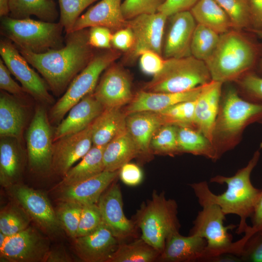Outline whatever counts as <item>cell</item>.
Wrapping results in <instances>:
<instances>
[{"label": "cell", "instance_id": "cell-6", "mask_svg": "<svg viewBox=\"0 0 262 262\" xmlns=\"http://www.w3.org/2000/svg\"><path fill=\"white\" fill-rule=\"evenodd\" d=\"M211 81L205 62L190 55L164 59L161 70L153 76L142 90L152 92H182Z\"/></svg>", "mask_w": 262, "mask_h": 262}, {"label": "cell", "instance_id": "cell-47", "mask_svg": "<svg viewBox=\"0 0 262 262\" xmlns=\"http://www.w3.org/2000/svg\"><path fill=\"white\" fill-rule=\"evenodd\" d=\"M11 73L2 61L0 60V88L17 98L24 96L27 92L12 78Z\"/></svg>", "mask_w": 262, "mask_h": 262}, {"label": "cell", "instance_id": "cell-54", "mask_svg": "<svg viewBox=\"0 0 262 262\" xmlns=\"http://www.w3.org/2000/svg\"><path fill=\"white\" fill-rule=\"evenodd\" d=\"M253 29H262V0H248Z\"/></svg>", "mask_w": 262, "mask_h": 262}, {"label": "cell", "instance_id": "cell-14", "mask_svg": "<svg viewBox=\"0 0 262 262\" xmlns=\"http://www.w3.org/2000/svg\"><path fill=\"white\" fill-rule=\"evenodd\" d=\"M15 200L45 231L51 235L61 232L62 227L49 200L42 192L16 184L9 187Z\"/></svg>", "mask_w": 262, "mask_h": 262}, {"label": "cell", "instance_id": "cell-53", "mask_svg": "<svg viewBox=\"0 0 262 262\" xmlns=\"http://www.w3.org/2000/svg\"><path fill=\"white\" fill-rule=\"evenodd\" d=\"M251 218L252 226H248L242 237L246 242L255 233L262 231V194Z\"/></svg>", "mask_w": 262, "mask_h": 262}, {"label": "cell", "instance_id": "cell-8", "mask_svg": "<svg viewBox=\"0 0 262 262\" xmlns=\"http://www.w3.org/2000/svg\"><path fill=\"white\" fill-rule=\"evenodd\" d=\"M115 49H106L93 57L72 80L63 96L50 110V122L59 124L70 109L86 96L93 93L102 72L119 57Z\"/></svg>", "mask_w": 262, "mask_h": 262}, {"label": "cell", "instance_id": "cell-19", "mask_svg": "<svg viewBox=\"0 0 262 262\" xmlns=\"http://www.w3.org/2000/svg\"><path fill=\"white\" fill-rule=\"evenodd\" d=\"M74 239L77 254L86 262H109L119 244L103 222L93 232Z\"/></svg>", "mask_w": 262, "mask_h": 262}, {"label": "cell", "instance_id": "cell-51", "mask_svg": "<svg viewBox=\"0 0 262 262\" xmlns=\"http://www.w3.org/2000/svg\"><path fill=\"white\" fill-rule=\"evenodd\" d=\"M134 43V37L131 30L125 27L116 31L112 35L111 44L116 50L130 51Z\"/></svg>", "mask_w": 262, "mask_h": 262}, {"label": "cell", "instance_id": "cell-15", "mask_svg": "<svg viewBox=\"0 0 262 262\" xmlns=\"http://www.w3.org/2000/svg\"><path fill=\"white\" fill-rule=\"evenodd\" d=\"M93 94L104 108H121L133 97L129 75L114 63L104 70Z\"/></svg>", "mask_w": 262, "mask_h": 262}, {"label": "cell", "instance_id": "cell-49", "mask_svg": "<svg viewBox=\"0 0 262 262\" xmlns=\"http://www.w3.org/2000/svg\"><path fill=\"white\" fill-rule=\"evenodd\" d=\"M241 85L251 98L262 103V77L247 73L241 80Z\"/></svg>", "mask_w": 262, "mask_h": 262}, {"label": "cell", "instance_id": "cell-9", "mask_svg": "<svg viewBox=\"0 0 262 262\" xmlns=\"http://www.w3.org/2000/svg\"><path fill=\"white\" fill-rule=\"evenodd\" d=\"M262 121V103L246 101L232 88L224 98L216 119L215 136L229 139L237 135L248 124Z\"/></svg>", "mask_w": 262, "mask_h": 262}, {"label": "cell", "instance_id": "cell-52", "mask_svg": "<svg viewBox=\"0 0 262 262\" xmlns=\"http://www.w3.org/2000/svg\"><path fill=\"white\" fill-rule=\"evenodd\" d=\"M199 0H166L160 7L158 12L168 17L173 14L189 10Z\"/></svg>", "mask_w": 262, "mask_h": 262}, {"label": "cell", "instance_id": "cell-18", "mask_svg": "<svg viewBox=\"0 0 262 262\" xmlns=\"http://www.w3.org/2000/svg\"><path fill=\"white\" fill-rule=\"evenodd\" d=\"M102 221L119 241L131 236L134 223L125 216L119 185L113 183L102 194L98 202Z\"/></svg>", "mask_w": 262, "mask_h": 262}, {"label": "cell", "instance_id": "cell-1", "mask_svg": "<svg viewBox=\"0 0 262 262\" xmlns=\"http://www.w3.org/2000/svg\"><path fill=\"white\" fill-rule=\"evenodd\" d=\"M87 29L66 34L65 45L42 53L18 49L21 55L41 74L57 96L66 90L74 78L88 64L95 53Z\"/></svg>", "mask_w": 262, "mask_h": 262}, {"label": "cell", "instance_id": "cell-57", "mask_svg": "<svg viewBox=\"0 0 262 262\" xmlns=\"http://www.w3.org/2000/svg\"><path fill=\"white\" fill-rule=\"evenodd\" d=\"M252 31L262 40V29H253ZM261 66L262 69V62Z\"/></svg>", "mask_w": 262, "mask_h": 262}, {"label": "cell", "instance_id": "cell-45", "mask_svg": "<svg viewBox=\"0 0 262 262\" xmlns=\"http://www.w3.org/2000/svg\"><path fill=\"white\" fill-rule=\"evenodd\" d=\"M239 258L241 261L262 262V231L255 233L247 240Z\"/></svg>", "mask_w": 262, "mask_h": 262}, {"label": "cell", "instance_id": "cell-23", "mask_svg": "<svg viewBox=\"0 0 262 262\" xmlns=\"http://www.w3.org/2000/svg\"><path fill=\"white\" fill-rule=\"evenodd\" d=\"M122 0H100L80 16L72 32L94 26L105 27L111 31L125 28L127 20L122 13Z\"/></svg>", "mask_w": 262, "mask_h": 262}, {"label": "cell", "instance_id": "cell-7", "mask_svg": "<svg viewBox=\"0 0 262 262\" xmlns=\"http://www.w3.org/2000/svg\"><path fill=\"white\" fill-rule=\"evenodd\" d=\"M202 210L193 222L189 234L199 236L205 239L207 245L200 262H213L217 257L230 254L237 256L236 242H232L229 229L237 227L235 225H224L226 214L214 204L201 206Z\"/></svg>", "mask_w": 262, "mask_h": 262}, {"label": "cell", "instance_id": "cell-44", "mask_svg": "<svg viewBox=\"0 0 262 262\" xmlns=\"http://www.w3.org/2000/svg\"><path fill=\"white\" fill-rule=\"evenodd\" d=\"M165 0H124L121 5L122 13L127 20L141 14L155 13Z\"/></svg>", "mask_w": 262, "mask_h": 262}, {"label": "cell", "instance_id": "cell-35", "mask_svg": "<svg viewBox=\"0 0 262 262\" xmlns=\"http://www.w3.org/2000/svg\"><path fill=\"white\" fill-rule=\"evenodd\" d=\"M161 253L141 238L129 244L119 243L109 262H152Z\"/></svg>", "mask_w": 262, "mask_h": 262}, {"label": "cell", "instance_id": "cell-40", "mask_svg": "<svg viewBox=\"0 0 262 262\" xmlns=\"http://www.w3.org/2000/svg\"><path fill=\"white\" fill-rule=\"evenodd\" d=\"M230 18L232 28L240 30L252 27L248 0H216Z\"/></svg>", "mask_w": 262, "mask_h": 262}, {"label": "cell", "instance_id": "cell-27", "mask_svg": "<svg viewBox=\"0 0 262 262\" xmlns=\"http://www.w3.org/2000/svg\"><path fill=\"white\" fill-rule=\"evenodd\" d=\"M20 142L13 137H0V182L2 186L9 188L17 184L21 177L24 156Z\"/></svg>", "mask_w": 262, "mask_h": 262}, {"label": "cell", "instance_id": "cell-46", "mask_svg": "<svg viewBox=\"0 0 262 262\" xmlns=\"http://www.w3.org/2000/svg\"><path fill=\"white\" fill-rule=\"evenodd\" d=\"M164 62L161 55L150 50L145 51L139 56L141 70L145 74L153 76L161 70Z\"/></svg>", "mask_w": 262, "mask_h": 262}, {"label": "cell", "instance_id": "cell-5", "mask_svg": "<svg viewBox=\"0 0 262 262\" xmlns=\"http://www.w3.org/2000/svg\"><path fill=\"white\" fill-rule=\"evenodd\" d=\"M135 217L141 238L161 253L168 237L179 232L180 227L177 204L163 192L153 191L151 198L143 204Z\"/></svg>", "mask_w": 262, "mask_h": 262}, {"label": "cell", "instance_id": "cell-16", "mask_svg": "<svg viewBox=\"0 0 262 262\" xmlns=\"http://www.w3.org/2000/svg\"><path fill=\"white\" fill-rule=\"evenodd\" d=\"M92 124L84 130L53 142L51 170L64 177L93 146Z\"/></svg>", "mask_w": 262, "mask_h": 262}, {"label": "cell", "instance_id": "cell-38", "mask_svg": "<svg viewBox=\"0 0 262 262\" xmlns=\"http://www.w3.org/2000/svg\"><path fill=\"white\" fill-rule=\"evenodd\" d=\"M178 126H161L153 134L150 144L151 151L165 155H174L180 152L177 139Z\"/></svg>", "mask_w": 262, "mask_h": 262}, {"label": "cell", "instance_id": "cell-12", "mask_svg": "<svg viewBox=\"0 0 262 262\" xmlns=\"http://www.w3.org/2000/svg\"><path fill=\"white\" fill-rule=\"evenodd\" d=\"M50 250L49 240L35 229L28 227L6 237L0 247V259L11 262H45Z\"/></svg>", "mask_w": 262, "mask_h": 262}, {"label": "cell", "instance_id": "cell-21", "mask_svg": "<svg viewBox=\"0 0 262 262\" xmlns=\"http://www.w3.org/2000/svg\"><path fill=\"white\" fill-rule=\"evenodd\" d=\"M104 107L93 93L82 99L68 111L53 132V142L86 129L103 111Z\"/></svg>", "mask_w": 262, "mask_h": 262}, {"label": "cell", "instance_id": "cell-32", "mask_svg": "<svg viewBox=\"0 0 262 262\" xmlns=\"http://www.w3.org/2000/svg\"><path fill=\"white\" fill-rule=\"evenodd\" d=\"M190 11L197 24L220 34L232 28L229 17L216 0H199Z\"/></svg>", "mask_w": 262, "mask_h": 262}, {"label": "cell", "instance_id": "cell-20", "mask_svg": "<svg viewBox=\"0 0 262 262\" xmlns=\"http://www.w3.org/2000/svg\"><path fill=\"white\" fill-rule=\"evenodd\" d=\"M222 83L212 80L204 84L195 107L194 125L213 143Z\"/></svg>", "mask_w": 262, "mask_h": 262}, {"label": "cell", "instance_id": "cell-17", "mask_svg": "<svg viewBox=\"0 0 262 262\" xmlns=\"http://www.w3.org/2000/svg\"><path fill=\"white\" fill-rule=\"evenodd\" d=\"M169 24L163 48L165 59L191 55V43L197 23L190 10L168 16Z\"/></svg>", "mask_w": 262, "mask_h": 262}, {"label": "cell", "instance_id": "cell-50", "mask_svg": "<svg viewBox=\"0 0 262 262\" xmlns=\"http://www.w3.org/2000/svg\"><path fill=\"white\" fill-rule=\"evenodd\" d=\"M119 175L124 183L131 186L138 185L142 182L143 178V174L140 167L130 162L120 168Z\"/></svg>", "mask_w": 262, "mask_h": 262}, {"label": "cell", "instance_id": "cell-2", "mask_svg": "<svg viewBox=\"0 0 262 262\" xmlns=\"http://www.w3.org/2000/svg\"><path fill=\"white\" fill-rule=\"evenodd\" d=\"M260 156V152L256 151L247 165L233 176L217 175L212 178L211 182L227 184V190L221 195L213 193L206 181L190 184L201 206L216 204L226 215L234 214L239 217L240 223L236 231L238 234L245 232L248 227L246 219L252 216L262 194V190L255 187L250 180L251 173Z\"/></svg>", "mask_w": 262, "mask_h": 262}, {"label": "cell", "instance_id": "cell-29", "mask_svg": "<svg viewBox=\"0 0 262 262\" xmlns=\"http://www.w3.org/2000/svg\"><path fill=\"white\" fill-rule=\"evenodd\" d=\"M26 120L25 110L17 98L1 92L0 96V135L20 141Z\"/></svg>", "mask_w": 262, "mask_h": 262}, {"label": "cell", "instance_id": "cell-41", "mask_svg": "<svg viewBox=\"0 0 262 262\" xmlns=\"http://www.w3.org/2000/svg\"><path fill=\"white\" fill-rule=\"evenodd\" d=\"M82 207L78 202L62 201L55 212L63 229L73 239L76 237Z\"/></svg>", "mask_w": 262, "mask_h": 262}, {"label": "cell", "instance_id": "cell-30", "mask_svg": "<svg viewBox=\"0 0 262 262\" xmlns=\"http://www.w3.org/2000/svg\"><path fill=\"white\" fill-rule=\"evenodd\" d=\"M139 155L136 144L126 130L105 146L103 153L105 170H119Z\"/></svg>", "mask_w": 262, "mask_h": 262}, {"label": "cell", "instance_id": "cell-4", "mask_svg": "<svg viewBox=\"0 0 262 262\" xmlns=\"http://www.w3.org/2000/svg\"><path fill=\"white\" fill-rule=\"evenodd\" d=\"M63 26L59 22L1 17L0 33L17 48L42 53L64 46Z\"/></svg>", "mask_w": 262, "mask_h": 262}, {"label": "cell", "instance_id": "cell-37", "mask_svg": "<svg viewBox=\"0 0 262 262\" xmlns=\"http://www.w3.org/2000/svg\"><path fill=\"white\" fill-rule=\"evenodd\" d=\"M196 99L177 103L158 112L164 125L188 127L194 125Z\"/></svg>", "mask_w": 262, "mask_h": 262}, {"label": "cell", "instance_id": "cell-11", "mask_svg": "<svg viewBox=\"0 0 262 262\" xmlns=\"http://www.w3.org/2000/svg\"><path fill=\"white\" fill-rule=\"evenodd\" d=\"M0 54L11 74L20 82L27 93L42 103L53 102L46 82L30 67L29 63L12 41L6 38L0 40Z\"/></svg>", "mask_w": 262, "mask_h": 262}, {"label": "cell", "instance_id": "cell-22", "mask_svg": "<svg viewBox=\"0 0 262 262\" xmlns=\"http://www.w3.org/2000/svg\"><path fill=\"white\" fill-rule=\"evenodd\" d=\"M203 85L178 93L152 92L142 89L133 96L124 112L127 115L142 111L159 112L177 103L196 99Z\"/></svg>", "mask_w": 262, "mask_h": 262}, {"label": "cell", "instance_id": "cell-34", "mask_svg": "<svg viewBox=\"0 0 262 262\" xmlns=\"http://www.w3.org/2000/svg\"><path fill=\"white\" fill-rule=\"evenodd\" d=\"M177 139L180 152L203 156L213 160L218 158V151L213 144L191 127L178 126Z\"/></svg>", "mask_w": 262, "mask_h": 262}, {"label": "cell", "instance_id": "cell-31", "mask_svg": "<svg viewBox=\"0 0 262 262\" xmlns=\"http://www.w3.org/2000/svg\"><path fill=\"white\" fill-rule=\"evenodd\" d=\"M105 146H93L74 166L63 177L61 187L75 184L93 177L105 170L103 153Z\"/></svg>", "mask_w": 262, "mask_h": 262}, {"label": "cell", "instance_id": "cell-42", "mask_svg": "<svg viewBox=\"0 0 262 262\" xmlns=\"http://www.w3.org/2000/svg\"><path fill=\"white\" fill-rule=\"evenodd\" d=\"M98 0H58L60 8L59 22L66 34L72 32L74 25L82 12Z\"/></svg>", "mask_w": 262, "mask_h": 262}, {"label": "cell", "instance_id": "cell-48", "mask_svg": "<svg viewBox=\"0 0 262 262\" xmlns=\"http://www.w3.org/2000/svg\"><path fill=\"white\" fill-rule=\"evenodd\" d=\"M111 30L102 26H94L89 30V43L93 48L109 49L112 47Z\"/></svg>", "mask_w": 262, "mask_h": 262}, {"label": "cell", "instance_id": "cell-56", "mask_svg": "<svg viewBox=\"0 0 262 262\" xmlns=\"http://www.w3.org/2000/svg\"><path fill=\"white\" fill-rule=\"evenodd\" d=\"M9 14V0H0V17L8 16Z\"/></svg>", "mask_w": 262, "mask_h": 262}, {"label": "cell", "instance_id": "cell-55", "mask_svg": "<svg viewBox=\"0 0 262 262\" xmlns=\"http://www.w3.org/2000/svg\"><path fill=\"white\" fill-rule=\"evenodd\" d=\"M71 259L63 248H55L49 252L45 262H69Z\"/></svg>", "mask_w": 262, "mask_h": 262}, {"label": "cell", "instance_id": "cell-24", "mask_svg": "<svg viewBox=\"0 0 262 262\" xmlns=\"http://www.w3.org/2000/svg\"><path fill=\"white\" fill-rule=\"evenodd\" d=\"M119 170H104L101 173L75 184L61 187V201L76 202L82 205L98 203L102 194L119 175Z\"/></svg>", "mask_w": 262, "mask_h": 262}, {"label": "cell", "instance_id": "cell-28", "mask_svg": "<svg viewBox=\"0 0 262 262\" xmlns=\"http://www.w3.org/2000/svg\"><path fill=\"white\" fill-rule=\"evenodd\" d=\"M126 117L121 108H104L92 123L93 145L105 146L125 131Z\"/></svg>", "mask_w": 262, "mask_h": 262}, {"label": "cell", "instance_id": "cell-39", "mask_svg": "<svg viewBox=\"0 0 262 262\" xmlns=\"http://www.w3.org/2000/svg\"><path fill=\"white\" fill-rule=\"evenodd\" d=\"M30 217L21 207L12 205L0 214V232L7 236L15 234L29 227Z\"/></svg>", "mask_w": 262, "mask_h": 262}, {"label": "cell", "instance_id": "cell-33", "mask_svg": "<svg viewBox=\"0 0 262 262\" xmlns=\"http://www.w3.org/2000/svg\"><path fill=\"white\" fill-rule=\"evenodd\" d=\"M9 16L16 19L34 16L41 20L54 22L59 15L53 0H9Z\"/></svg>", "mask_w": 262, "mask_h": 262}, {"label": "cell", "instance_id": "cell-43", "mask_svg": "<svg viewBox=\"0 0 262 262\" xmlns=\"http://www.w3.org/2000/svg\"><path fill=\"white\" fill-rule=\"evenodd\" d=\"M102 222L101 213L98 204L83 205L76 237L84 236L93 232L100 226Z\"/></svg>", "mask_w": 262, "mask_h": 262}, {"label": "cell", "instance_id": "cell-26", "mask_svg": "<svg viewBox=\"0 0 262 262\" xmlns=\"http://www.w3.org/2000/svg\"><path fill=\"white\" fill-rule=\"evenodd\" d=\"M162 125L164 123L158 112L142 111L127 115V130L136 144L140 155L147 156L150 154L151 138Z\"/></svg>", "mask_w": 262, "mask_h": 262}, {"label": "cell", "instance_id": "cell-13", "mask_svg": "<svg viewBox=\"0 0 262 262\" xmlns=\"http://www.w3.org/2000/svg\"><path fill=\"white\" fill-rule=\"evenodd\" d=\"M168 18L158 12L141 14L127 20L126 27L131 30L134 37L133 47L129 51L131 58L135 59L147 50L162 55L164 28Z\"/></svg>", "mask_w": 262, "mask_h": 262}, {"label": "cell", "instance_id": "cell-25", "mask_svg": "<svg viewBox=\"0 0 262 262\" xmlns=\"http://www.w3.org/2000/svg\"><path fill=\"white\" fill-rule=\"evenodd\" d=\"M206 245L205 239L199 236H184L177 232L167 239L159 259L169 262H200Z\"/></svg>", "mask_w": 262, "mask_h": 262}, {"label": "cell", "instance_id": "cell-3", "mask_svg": "<svg viewBox=\"0 0 262 262\" xmlns=\"http://www.w3.org/2000/svg\"><path fill=\"white\" fill-rule=\"evenodd\" d=\"M257 51L255 45L236 31L220 34L215 50L205 61L212 80L223 83L236 79L254 65Z\"/></svg>", "mask_w": 262, "mask_h": 262}, {"label": "cell", "instance_id": "cell-10", "mask_svg": "<svg viewBox=\"0 0 262 262\" xmlns=\"http://www.w3.org/2000/svg\"><path fill=\"white\" fill-rule=\"evenodd\" d=\"M28 163L30 169L44 174L51 170L53 133L46 109L38 107L26 132Z\"/></svg>", "mask_w": 262, "mask_h": 262}, {"label": "cell", "instance_id": "cell-36", "mask_svg": "<svg viewBox=\"0 0 262 262\" xmlns=\"http://www.w3.org/2000/svg\"><path fill=\"white\" fill-rule=\"evenodd\" d=\"M220 38V34L197 24L191 43V55L198 60L206 61L216 48Z\"/></svg>", "mask_w": 262, "mask_h": 262}]
</instances>
